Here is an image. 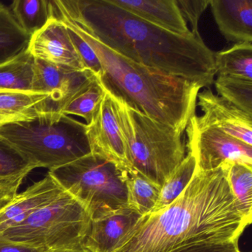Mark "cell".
I'll return each mask as SVG.
<instances>
[{
  "instance_id": "cell-14",
  "label": "cell",
  "mask_w": 252,
  "mask_h": 252,
  "mask_svg": "<svg viewBox=\"0 0 252 252\" xmlns=\"http://www.w3.org/2000/svg\"><path fill=\"white\" fill-rule=\"evenodd\" d=\"M141 217L138 212L127 206L94 218L85 240V250L87 252H111Z\"/></svg>"
},
{
  "instance_id": "cell-26",
  "label": "cell",
  "mask_w": 252,
  "mask_h": 252,
  "mask_svg": "<svg viewBox=\"0 0 252 252\" xmlns=\"http://www.w3.org/2000/svg\"><path fill=\"white\" fill-rule=\"evenodd\" d=\"M214 82L218 95L252 116V81L218 76Z\"/></svg>"
},
{
  "instance_id": "cell-24",
  "label": "cell",
  "mask_w": 252,
  "mask_h": 252,
  "mask_svg": "<svg viewBox=\"0 0 252 252\" xmlns=\"http://www.w3.org/2000/svg\"><path fill=\"white\" fill-rule=\"evenodd\" d=\"M227 179L242 213L252 221V168L238 163H225Z\"/></svg>"
},
{
  "instance_id": "cell-3",
  "label": "cell",
  "mask_w": 252,
  "mask_h": 252,
  "mask_svg": "<svg viewBox=\"0 0 252 252\" xmlns=\"http://www.w3.org/2000/svg\"><path fill=\"white\" fill-rule=\"evenodd\" d=\"M54 15L94 50L102 67L100 81L106 91L156 122L185 131L195 115L200 85L132 61L54 10Z\"/></svg>"
},
{
  "instance_id": "cell-18",
  "label": "cell",
  "mask_w": 252,
  "mask_h": 252,
  "mask_svg": "<svg viewBox=\"0 0 252 252\" xmlns=\"http://www.w3.org/2000/svg\"><path fill=\"white\" fill-rule=\"evenodd\" d=\"M35 58L26 51L0 64V90L33 93Z\"/></svg>"
},
{
  "instance_id": "cell-30",
  "label": "cell",
  "mask_w": 252,
  "mask_h": 252,
  "mask_svg": "<svg viewBox=\"0 0 252 252\" xmlns=\"http://www.w3.org/2000/svg\"><path fill=\"white\" fill-rule=\"evenodd\" d=\"M172 252H242L239 249L238 240L202 243L181 248Z\"/></svg>"
},
{
  "instance_id": "cell-25",
  "label": "cell",
  "mask_w": 252,
  "mask_h": 252,
  "mask_svg": "<svg viewBox=\"0 0 252 252\" xmlns=\"http://www.w3.org/2000/svg\"><path fill=\"white\" fill-rule=\"evenodd\" d=\"M106 94L101 81L94 78L74 95L62 113L83 118L89 125Z\"/></svg>"
},
{
  "instance_id": "cell-32",
  "label": "cell",
  "mask_w": 252,
  "mask_h": 252,
  "mask_svg": "<svg viewBox=\"0 0 252 252\" xmlns=\"http://www.w3.org/2000/svg\"><path fill=\"white\" fill-rule=\"evenodd\" d=\"M0 252H45L39 248L11 241L0 236Z\"/></svg>"
},
{
  "instance_id": "cell-21",
  "label": "cell",
  "mask_w": 252,
  "mask_h": 252,
  "mask_svg": "<svg viewBox=\"0 0 252 252\" xmlns=\"http://www.w3.org/2000/svg\"><path fill=\"white\" fill-rule=\"evenodd\" d=\"M10 9L20 27L31 36L54 17L51 1L48 0H15Z\"/></svg>"
},
{
  "instance_id": "cell-27",
  "label": "cell",
  "mask_w": 252,
  "mask_h": 252,
  "mask_svg": "<svg viewBox=\"0 0 252 252\" xmlns=\"http://www.w3.org/2000/svg\"><path fill=\"white\" fill-rule=\"evenodd\" d=\"M34 169V165L14 146L0 137V180L26 178Z\"/></svg>"
},
{
  "instance_id": "cell-10",
  "label": "cell",
  "mask_w": 252,
  "mask_h": 252,
  "mask_svg": "<svg viewBox=\"0 0 252 252\" xmlns=\"http://www.w3.org/2000/svg\"><path fill=\"white\" fill-rule=\"evenodd\" d=\"M91 153L101 156L124 171L133 170L129 163L126 141L118 122L111 94L106 91L94 119L87 125Z\"/></svg>"
},
{
  "instance_id": "cell-28",
  "label": "cell",
  "mask_w": 252,
  "mask_h": 252,
  "mask_svg": "<svg viewBox=\"0 0 252 252\" xmlns=\"http://www.w3.org/2000/svg\"><path fill=\"white\" fill-rule=\"evenodd\" d=\"M67 29H68L70 39H71L81 60H82L85 69L92 72L95 75V77L100 80L101 75H102V67H101V63H100L97 56L95 55L94 50L76 32H73L70 28L67 27Z\"/></svg>"
},
{
  "instance_id": "cell-22",
  "label": "cell",
  "mask_w": 252,
  "mask_h": 252,
  "mask_svg": "<svg viewBox=\"0 0 252 252\" xmlns=\"http://www.w3.org/2000/svg\"><path fill=\"white\" fill-rule=\"evenodd\" d=\"M128 206L141 216L148 215L157 203L160 187L135 170L126 171Z\"/></svg>"
},
{
  "instance_id": "cell-23",
  "label": "cell",
  "mask_w": 252,
  "mask_h": 252,
  "mask_svg": "<svg viewBox=\"0 0 252 252\" xmlns=\"http://www.w3.org/2000/svg\"><path fill=\"white\" fill-rule=\"evenodd\" d=\"M195 169V160L190 153H188L176 170L160 189L157 203L148 215L158 213L173 203L192 179Z\"/></svg>"
},
{
  "instance_id": "cell-1",
  "label": "cell",
  "mask_w": 252,
  "mask_h": 252,
  "mask_svg": "<svg viewBox=\"0 0 252 252\" xmlns=\"http://www.w3.org/2000/svg\"><path fill=\"white\" fill-rule=\"evenodd\" d=\"M53 8L123 57L209 88L214 52L200 34L172 33L141 20L110 0H53Z\"/></svg>"
},
{
  "instance_id": "cell-31",
  "label": "cell",
  "mask_w": 252,
  "mask_h": 252,
  "mask_svg": "<svg viewBox=\"0 0 252 252\" xmlns=\"http://www.w3.org/2000/svg\"><path fill=\"white\" fill-rule=\"evenodd\" d=\"M25 178L11 180H0V212L9 204L18 193Z\"/></svg>"
},
{
  "instance_id": "cell-4",
  "label": "cell",
  "mask_w": 252,
  "mask_h": 252,
  "mask_svg": "<svg viewBox=\"0 0 252 252\" xmlns=\"http://www.w3.org/2000/svg\"><path fill=\"white\" fill-rule=\"evenodd\" d=\"M0 137L36 168L50 170L91 153L87 125L63 113H42L0 126Z\"/></svg>"
},
{
  "instance_id": "cell-17",
  "label": "cell",
  "mask_w": 252,
  "mask_h": 252,
  "mask_svg": "<svg viewBox=\"0 0 252 252\" xmlns=\"http://www.w3.org/2000/svg\"><path fill=\"white\" fill-rule=\"evenodd\" d=\"M47 98L45 94L0 90V126L37 116Z\"/></svg>"
},
{
  "instance_id": "cell-29",
  "label": "cell",
  "mask_w": 252,
  "mask_h": 252,
  "mask_svg": "<svg viewBox=\"0 0 252 252\" xmlns=\"http://www.w3.org/2000/svg\"><path fill=\"white\" fill-rule=\"evenodd\" d=\"M176 2L183 18L189 25L190 32L194 34H200L199 20L210 4V0H176Z\"/></svg>"
},
{
  "instance_id": "cell-7",
  "label": "cell",
  "mask_w": 252,
  "mask_h": 252,
  "mask_svg": "<svg viewBox=\"0 0 252 252\" xmlns=\"http://www.w3.org/2000/svg\"><path fill=\"white\" fill-rule=\"evenodd\" d=\"M126 172L113 162L90 153L48 173L85 205L94 219L127 207Z\"/></svg>"
},
{
  "instance_id": "cell-9",
  "label": "cell",
  "mask_w": 252,
  "mask_h": 252,
  "mask_svg": "<svg viewBox=\"0 0 252 252\" xmlns=\"http://www.w3.org/2000/svg\"><path fill=\"white\" fill-rule=\"evenodd\" d=\"M95 78L88 70H76L35 59L33 93L48 98L40 106V113H62L78 92Z\"/></svg>"
},
{
  "instance_id": "cell-2",
  "label": "cell",
  "mask_w": 252,
  "mask_h": 252,
  "mask_svg": "<svg viewBox=\"0 0 252 252\" xmlns=\"http://www.w3.org/2000/svg\"><path fill=\"white\" fill-rule=\"evenodd\" d=\"M251 223L233 195L225 166L195 169L173 203L141 217L111 252H172L197 243L238 240Z\"/></svg>"
},
{
  "instance_id": "cell-6",
  "label": "cell",
  "mask_w": 252,
  "mask_h": 252,
  "mask_svg": "<svg viewBox=\"0 0 252 252\" xmlns=\"http://www.w3.org/2000/svg\"><path fill=\"white\" fill-rule=\"evenodd\" d=\"M91 221L85 205L64 191L52 203L0 236L45 252H87L85 240Z\"/></svg>"
},
{
  "instance_id": "cell-20",
  "label": "cell",
  "mask_w": 252,
  "mask_h": 252,
  "mask_svg": "<svg viewBox=\"0 0 252 252\" xmlns=\"http://www.w3.org/2000/svg\"><path fill=\"white\" fill-rule=\"evenodd\" d=\"M216 74L252 81V44H234L228 49L214 53Z\"/></svg>"
},
{
  "instance_id": "cell-19",
  "label": "cell",
  "mask_w": 252,
  "mask_h": 252,
  "mask_svg": "<svg viewBox=\"0 0 252 252\" xmlns=\"http://www.w3.org/2000/svg\"><path fill=\"white\" fill-rule=\"evenodd\" d=\"M31 37L20 27L11 9L0 2V64L26 52Z\"/></svg>"
},
{
  "instance_id": "cell-13",
  "label": "cell",
  "mask_w": 252,
  "mask_h": 252,
  "mask_svg": "<svg viewBox=\"0 0 252 252\" xmlns=\"http://www.w3.org/2000/svg\"><path fill=\"white\" fill-rule=\"evenodd\" d=\"M64 191L52 175L47 174L45 178L17 194L0 212V234L20 225L31 215L52 203Z\"/></svg>"
},
{
  "instance_id": "cell-15",
  "label": "cell",
  "mask_w": 252,
  "mask_h": 252,
  "mask_svg": "<svg viewBox=\"0 0 252 252\" xmlns=\"http://www.w3.org/2000/svg\"><path fill=\"white\" fill-rule=\"evenodd\" d=\"M221 34L235 44L252 42V0H210Z\"/></svg>"
},
{
  "instance_id": "cell-8",
  "label": "cell",
  "mask_w": 252,
  "mask_h": 252,
  "mask_svg": "<svg viewBox=\"0 0 252 252\" xmlns=\"http://www.w3.org/2000/svg\"><path fill=\"white\" fill-rule=\"evenodd\" d=\"M188 137L189 153L194 157L196 170H214L225 163H238L252 168V147L206 126L194 115L185 129Z\"/></svg>"
},
{
  "instance_id": "cell-12",
  "label": "cell",
  "mask_w": 252,
  "mask_h": 252,
  "mask_svg": "<svg viewBox=\"0 0 252 252\" xmlns=\"http://www.w3.org/2000/svg\"><path fill=\"white\" fill-rule=\"evenodd\" d=\"M197 99L203 113V116H197L200 123L252 147V116L214 94L210 88L199 93Z\"/></svg>"
},
{
  "instance_id": "cell-16",
  "label": "cell",
  "mask_w": 252,
  "mask_h": 252,
  "mask_svg": "<svg viewBox=\"0 0 252 252\" xmlns=\"http://www.w3.org/2000/svg\"><path fill=\"white\" fill-rule=\"evenodd\" d=\"M111 3L144 21L172 33L185 35L190 31L176 0H110Z\"/></svg>"
},
{
  "instance_id": "cell-5",
  "label": "cell",
  "mask_w": 252,
  "mask_h": 252,
  "mask_svg": "<svg viewBox=\"0 0 252 252\" xmlns=\"http://www.w3.org/2000/svg\"><path fill=\"white\" fill-rule=\"evenodd\" d=\"M111 95L131 167L161 188L185 158L184 132Z\"/></svg>"
},
{
  "instance_id": "cell-11",
  "label": "cell",
  "mask_w": 252,
  "mask_h": 252,
  "mask_svg": "<svg viewBox=\"0 0 252 252\" xmlns=\"http://www.w3.org/2000/svg\"><path fill=\"white\" fill-rule=\"evenodd\" d=\"M28 51L35 59L54 65L87 70L70 39L67 26L55 17L32 35Z\"/></svg>"
}]
</instances>
